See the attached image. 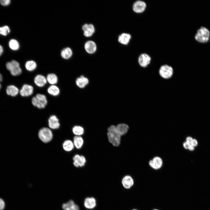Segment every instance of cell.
<instances>
[{"label": "cell", "mask_w": 210, "mask_h": 210, "mask_svg": "<svg viewBox=\"0 0 210 210\" xmlns=\"http://www.w3.org/2000/svg\"><path fill=\"white\" fill-rule=\"evenodd\" d=\"M210 32L205 27L201 26L197 30L195 38L197 42L202 43L207 42L209 39Z\"/></svg>", "instance_id": "obj_1"}, {"label": "cell", "mask_w": 210, "mask_h": 210, "mask_svg": "<svg viewBox=\"0 0 210 210\" xmlns=\"http://www.w3.org/2000/svg\"><path fill=\"white\" fill-rule=\"evenodd\" d=\"M108 131L107 136L109 142L114 146H118L120 142L121 136L117 132L116 126H110Z\"/></svg>", "instance_id": "obj_2"}, {"label": "cell", "mask_w": 210, "mask_h": 210, "mask_svg": "<svg viewBox=\"0 0 210 210\" xmlns=\"http://www.w3.org/2000/svg\"><path fill=\"white\" fill-rule=\"evenodd\" d=\"M32 103L34 106L39 109H42L45 107L48 101L45 95L38 93L32 97Z\"/></svg>", "instance_id": "obj_3"}, {"label": "cell", "mask_w": 210, "mask_h": 210, "mask_svg": "<svg viewBox=\"0 0 210 210\" xmlns=\"http://www.w3.org/2000/svg\"><path fill=\"white\" fill-rule=\"evenodd\" d=\"M174 70L173 68L168 65L164 64L160 67L159 70L160 76L163 78L168 79L173 76Z\"/></svg>", "instance_id": "obj_4"}, {"label": "cell", "mask_w": 210, "mask_h": 210, "mask_svg": "<svg viewBox=\"0 0 210 210\" xmlns=\"http://www.w3.org/2000/svg\"><path fill=\"white\" fill-rule=\"evenodd\" d=\"M7 69L10 71L11 74L13 76L20 75L22 72L19 63L16 61L13 60L6 63Z\"/></svg>", "instance_id": "obj_5"}, {"label": "cell", "mask_w": 210, "mask_h": 210, "mask_svg": "<svg viewBox=\"0 0 210 210\" xmlns=\"http://www.w3.org/2000/svg\"><path fill=\"white\" fill-rule=\"evenodd\" d=\"M38 136L40 140L43 142L47 143L52 140L53 134L50 129L48 128L43 127L39 131Z\"/></svg>", "instance_id": "obj_6"}, {"label": "cell", "mask_w": 210, "mask_h": 210, "mask_svg": "<svg viewBox=\"0 0 210 210\" xmlns=\"http://www.w3.org/2000/svg\"><path fill=\"white\" fill-rule=\"evenodd\" d=\"M151 61L150 57L148 54L143 53L139 56L138 62L139 65L143 68L147 67L150 64Z\"/></svg>", "instance_id": "obj_7"}, {"label": "cell", "mask_w": 210, "mask_h": 210, "mask_svg": "<svg viewBox=\"0 0 210 210\" xmlns=\"http://www.w3.org/2000/svg\"><path fill=\"white\" fill-rule=\"evenodd\" d=\"M146 7V3L141 0H137L133 4V9L137 13H141L144 12Z\"/></svg>", "instance_id": "obj_8"}, {"label": "cell", "mask_w": 210, "mask_h": 210, "mask_svg": "<svg viewBox=\"0 0 210 210\" xmlns=\"http://www.w3.org/2000/svg\"><path fill=\"white\" fill-rule=\"evenodd\" d=\"M34 88L31 85L25 84L22 86L20 90V94L22 97H28L32 95L33 93Z\"/></svg>", "instance_id": "obj_9"}, {"label": "cell", "mask_w": 210, "mask_h": 210, "mask_svg": "<svg viewBox=\"0 0 210 210\" xmlns=\"http://www.w3.org/2000/svg\"><path fill=\"white\" fill-rule=\"evenodd\" d=\"M74 160L73 164L76 167H82L85 165L86 160L84 156L80 155L78 154H76L73 158Z\"/></svg>", "instance_id": "obj_10"}, {"label": "cell", "mask_w": 210, "mask_h": 210, "mask_svg": "<svg viewBox=\"0 0 210 210\" xmlns=\"http://www.w3.org/2000/svg\"><path fill=\"white\" fill-rule=\"evenodd\" d=\"M162 164V159L158 156L155 157L149 162V165L155 169H158L161 168Z\"/></svg>", "instance_id": "obj_11"}, {"label": "cell", "mask_w": 210, "mask_h": 210, "mask_svg": "<svg viewBox=\"0 0 210 210\" xmlns=\"http://www.w3.org/2000/svg\"><path fill=\"white\" fill-rule=\"evenodd\" d=\"M48 124L49 127L53 129H58L60 125L59 119L54 115L50 117L48 120Z\"/></svg>", "instance_id": "obj_12"}, {"label": "cell", "mask_w": 210, "mask_h": 210, "mask_svg": "<svg viewBox=\"0 0 210 210\" xmlns=\"http://www.w3.org/2000/svg\"><path fill=\"white\" fill-rule=\"evenodd\" d=\"M34 82L37 86L39 87H42L46 84L47 81L46 78L44 76L41 74H38L34 77Z\"/></svg>", "instance_id": "obj_13"}, {"label": "cell", "mask_w": 210, "mask_h": 210, "mask_svg": "<svg viewBox=\"0 0 210 210\" xmlns=\"http://www.w3.org/2000/svg\"><path fill=\"white\" fill-rule=\"evenodd\" d=\"M84 35L89 37L92 35L95 31L94 26L91 24H85L82 27Z\"/></svg>", "instance_id": "obj_14"}, {"label": "cell", "mask_w": 210, "mask_h": 210, "mask_svg": "<svg viewBox=\"0 0 210 210\" xmlns=\"http://www.w3.org/2000/svg\"><path fill=\"white\" fill-rule=\"evenodd\" d=\"M122 183L123 186L125 188L129 189L133 186L134 180L130 176L126 175L123 178Z\"/></svg>", "instance_id": "obj_15"}, {"label": "cell", "mask_w": 210, "mask_h": 210, "mask_svg": "<svg viewBox=\"0 0 210 210\" xmlns=\"http://www.w3.org/2000/svg\"><path fill=\"white\" fill-rule=\"evenodd\" d=\"M84 205L87 209H92L96 205V200L92 197H86L84 201Z\"/></svg>", "instance_id": "obj_16"}, {"label": "cell", "mask_w": 210, "mask_h": 210, "mask_svg": "<svg viewBox=\"0 0 210 210\" xmlns=\"http://www.w3.org/2000/svg\"><path fill=\"white\" fill-rule=\"evenodd\" d=\"M84 47L86 51L90 54L93 53L96 51L97 49L95 43L91 41H87L85 44Z\"/></svg>", "instance_id": "obj_17"}, {"label": "cell", "mask_w": 210, "mask_h": 210, "mask_svg": "<svg viewBox=\"0 0 210 210\" xmlns=\"http://www.w3.org/2000/svg\"><path fill=\"white\" fill-rule=\"evenodd\" d=\"M62 207L64 210H79V206L72 200L63 204Z\"/></svg>", "instance_id": "obj_18"}, {"label": "cell", "mask_w": 210, "mask_h": 210, "mask_svg": "<svg viewBox=\"0 0 210 210\" xmlns=\"http://www.w3.org/2000/svg\"><path fill=\"white\" fill-rule=\"evenodd\" d=\"M89 83L88 79L83 76L78 78L76 81V85L80 88H84Z\"/></svg>", "instance_id": "obj_19"}, {"label": "cell", "mask_w": 210, "mask_h": 210, "mask_svg": "<svg viewBox=\"0 0 210 210\" xmlns=\"http://www.w3.org/2000/svg\"><path fill=\"white\" fill-rule=\"evenodd\" d=\"M116 127L117 132L121 136L126 134L129 128L127 125L123 123L119 124Z\"/></svg>", "instance_id": "obj_20"}, {"label": "cell", "mask_w": 210, "mask_h": 210, "mask_svg": "<svg viewBox=\"0 0 210 210\" xmlns=\"http://www.w3.org/2000/svg\"><path fill=\"white\" fill-rule=\"evenodd\" d=\"M131 38V36L129 34L124 33L118 37V41L121 44L127 45L128 44Z\"/></svg>", "instance_id": "obj_21"}, {"label": "cell", "mask_w": 210, "mask_h": 210, "mask_svg": "<svg viewBox=\"0 0 210 210\" xmlns=\"http://www.w3.org/2000/svg\"><path fill=\"white\" fill-rule=\"evenodd\" d=\"M47 91L49 94L54 96L58 95L60 91L58 87L55 85H50L48 88Z\"/></svg>", "instance_id": "obj_22"}, {"label": "cell", "mask_w": 210, "mask_h": 210, "mask_svg": "<svg viewBox=\"0 0 210 210\" xmlns=\"http://www.w3.org/2000/svg\"><path fill=\"white\" fill-rule=\"evenodd\" d=\"M72 54L71 49L70 48L66 47L63 49L61 51V55L62 58L67 60L71 57Z\"/></svg>", "instance_id": "obj_23"}, {"label": "cell", "mask_w": 210, "mask_h": 210, "mask_svg": "<svg viewBox=\"0 0 210 210\" xmlns=\"http://www.w3.org/2000/svg\"><path fill=\"white\" fill-rule=\"evenodd\" d=\"M47 82L51 85H54L58 82V78L57 76L54 73L48 74L46 77Z\"/></svg>", "instance_id": "obj_24"}, {"label": "cell", "mask_w": 210, "mask_h": 210, "mask_svg": "<svg viewBox=\"0 0 210 210\" xmlns=\"http://www.w3.org/2000/svg\"><path fill=\"white\" fill-rule=\"evenodd\" d=\"M7 94L12 96L17 95L19 92L18 88L13 85H10L8 86L6 90Z\"/></svg>", "instance_id": "obj_25"}, {"label": "cell", "mask_w": 210, "mask_h": 210, "mask_svg": "<svg viewBox=\"0 0 210 210\" xmlns=\"http://www.w3.org/2000/svg\"><path fill=\"white\" fill-rule=\"evenodd\" d=\"M84 141L83 138L80 136H75L74 138V144L77 149L81 148L83 144Z\"/></svg>", "instance_id": "obj_26"}, {"label": "cell", "mask_w": 210, "mask_h": 210, "mask_svg": "<svg viewBox=\"0 0 210 210\" xmlns=\"http://www.w3.org/2000/svg\"><path fill=\"white\" fill-rule=\"evenodd\" d=\"M26 69L29 71H32L34 70L37 67V64L34 60H31L27 61L25 64Z\"/></svg>", "instance_id": "obj_27"}, {"label": "cell", "mask_w": 210, "mask_h": 210, "mask_svg": "<svg viewBox=\"0 0 210 210\" xmlns=\"http://www.w3.org/2000/svg\"><path fill=\"white\" fill-rule=\"evenodd\" d=\"M73 142L70 140L65 141L63 144V147L66 151L69 152L72 150L74 148Z\"/></svg>", "instance_id": "obj_28"}, {"label": "cell", "mask_w": 210, "mask_h": 210, "mask_svg": "<svg viewBox=\"0 0 210 210\" xmlns=\"http://www.w3.org/2000/svg\"><path fill=\"white\" fill-rule=\"evenodd\" d=\"M73 133L77 136H80L84 134V129L80 126H75L72 129Z\"/></svg>", "instance_id": "obj_29"}, {"label": "cell", "mask_w": 210, "mask_h": 210, "mask_svg": "<svg viewBox=\"0 0 210 210\" xmlns=\"http://www.w3.org/2000/svg\"><path fill=\"white\" fill-rule=\"evenodd\" d=\"M9 45L10 49L14 50H18L20 47L19 42L17 41L14 39H12L10 40Z\"/></svg>", "instance_id": "obj_30"}, {"label": "cell", "mask_w": 210, "mask_h": 210, "mask_svg": "<svg viewBox=\"0 0 210 210\" xmlns=\"http://www.w3.org/2000/svg\"><path fill=\"white\" fill-rule=\"evenodd\" d=\"M10 32V28L8 26H5L0 27V34L6 36Z\"/></svg>", "instance_id": "obj_31"}, {"label": "cell", "mask_w": 210, "mask_h": 210, "mask_svg": "<svg viewBox=\"0 0 210 210\" xmlns=\"http://www.w3.org/2000/svg\"><path fill=\"white\" fill-rule=\"evenodd\" d=\"M10 2V0H1L0 3L1 4L4 6H6L8 5Z\"/></svg>", "instance_id": "obj_32"}, {"label": "cell", "mask_w": 210, "mask_h": 210, "mask_svg": "<svg viewBox=\"0 0 210 210\" xmlns=\"http://www.w3.org/2000/svg\"><path fill=\"white\" fill-rule=\"evenodd\" d=\"M5 203L4 200L0 198V210H3L5 207Z\"/></svg>", "instance_id": "obj_33"}, {"label": "cell", "mask_w": 210, "mask_h": 210, "mask_svg": "<svg viewBox=\"0 0 210 210\" xmlns=\"http://www.w3.org/2000/svg\"><path fill=\"white\" fill-rule=\"evenodd\" d=\"M190 144L194 147L196 146L197 145V142L195 139H193Z\"/></svg>", "instance_id": "obj_34"}, {"label": "cell", "mask_w": 210, "mask_h": 210, "mask_svg": "<svg viewBox=\"0 0 210 210\" xmlns=\"http://www.w3.org/2000/svg\"><path fill=\"white\" fill-rule=\"evenodd\" d=\"M190 145V144L186 141L183 143V145L184 148L185 149H188V148Z\"/></svg>", "instance_id": "obj_35"}, {"label": "cell", "mask_w": 210, "mask_h": 210, "mask_svg": "<svg viewBox=\"0 0 210 210\" xmlns=\"http://www.w3.org/2000/svg\"><path fill=\"white\" fill-rule=\"evenodd\" d=\"M193 139L190 136L186 138V142L190 144Z\"/></svg>", "instance_id": "obj_36"}, {"label": "cell", "mask_w": 210, "mask_h": 210, "mask_svg": "<svg viewBox=\"0 0 210 210\" xmlns=\"http://www.w3.org/2000/svg\"><path fill=\"white\" fill-rule=\"evenodd\" d=\"M194 147L191 145L190 144V145L189 146V147L188 148V149H189V150L192 151L194 150Z\"/></svg>", "instance_id": "obj_37"}, {"label": "cell", "mask_w": 210, "mask_h": 210, "mask_svg": "<svg viewBox=\"0 0 210 210\" xmlns=\"http://www.w3.org/2000/svg\"><path fill=\"white\" fill-rule=\"evenodd\" d=\"M3 51V49L2 46L0 45V56L2 54Z\"/></svg>", "instance_id": "obj_38"}, {"label": "cell", "mask_w": 210, "mask_h": 210, "mask_svg": "<svg viewBox=\"0 0 210 210\" xmlns=\"http://www.w3.org/2000/svg\"><path fill=\"white\" fill-rule=\"evenodd\" d=\"M2 76L1 75V74H0V82H1L2 80Z\"/></svg>", "instance_id": "obj_39"}, {"label": "cell", "mask_w": 210, "mask_h": 210, "mask_svg": "<svg viewBox=\"0 0 210 210\" xmlns=\"http://www.w3.org/2000/svg\"><path fill=\"white\" fill-rule=\"evenodd\" d=\"M1 88V84L0 83V90Z\"/></svg>", "instance_id": "obj_40"}, {"label": "cell", "mask_w": 210, "mask_h": 210, "mask_svg": "<svg viewBox=\"0 0 210 210\" xmlns=\"http://www.w3.org/2000/svg\"><path fill=\"white\" fill-rule=\"evenodd\" d=\"M132 210H138L136 209H133Z\"/></svg>", "instance_id": "obj_41"}, {"label": "cell", "mask_w": 210, "mask_h": 210, "mask_svg": "<svg viewBox=\"0 0 210 210\" xmlns=\"http://www.w3.org/2000/svg\"><path fill=\"white\" fill-rule=\"evenodd\" d=\"M153 210H158L157 209H153Z\"/></svg>", "instance_id": "obj_42"}]
</instances>
